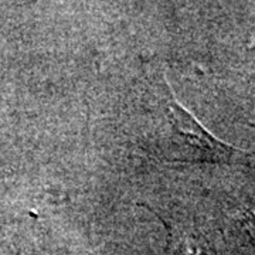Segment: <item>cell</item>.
Returning <instances> with one entry per match:
<instances>
[{
	"label": "cell",
	"mask_w": 255,
	"mask_h": 255,
	"mask_svg": "<svg viewBox=\"0 0 255 255\" xmlns=\"http://www.w3.org/2000/svg\"><path fill=\"white\" fill-rule=\"evenodd\" d=\"M169 255H213L209 243L194 230L173 228L169 233Z\"/></svg>",
	"instance_id": "cell-2"
},
{
	"label": "cell",
	"mask_w": 255,
	"mask_h": 255,
	"mask_svg": "<svg viewBox=\"0 0 255 255\" xmlns=\"http://www.w3.org/2000/svg\"><path fill=\"white\" fill-rule=\"evenodd\" d=\"M164 117L167 121L166 156L170 160L230 163L234 156L241 153L213 136L174 98L166 100Z\"/></svg>",
	"instance_id": "cell-1"
}]
</instances>
